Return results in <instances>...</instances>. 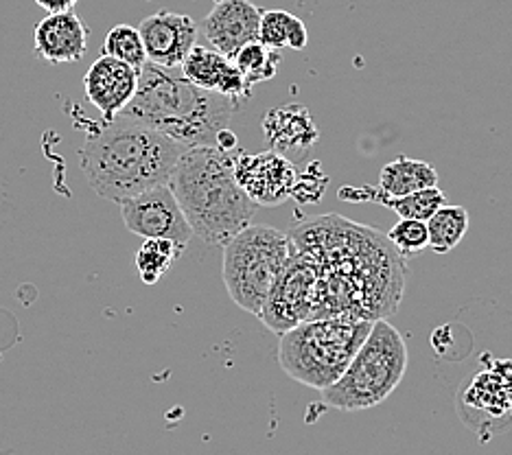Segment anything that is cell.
<instances>
[{
    "instance_id": "1",
    "label": "cell",
    "mask_w": 512,
    "mask_h": 455,
    "mask_svg": "<svg viewBox=\"0 0 512 455\" xmlns=\"http://www.w3.org/2000/svg\"><path fill=\"white\" fill-rule=\"evenodd\" d=\"M184 145L145 125L103 121L79 149V165L88 184L103 200L121 204L154 186L169 184Z\"/></svg>"
},
{
    "instance_id": "2",
    "label": "cell",
    "mask_w": 512,
    "mask_h": 455,
    "mask_svg": "<svg viewBox=\"0 0 512 455\" xmlns=\"http://www.w3.org/2000/svg\"><path fill=\"white\" fill-rule=\"evenodd\" d=\"M235 110V101L197 88L180 73V68L145 62L138 70L134 97L119 116L165 134L189 149L215 147L219 134L228 130Z\"/></svg>"
},
{
    "instance_id": "3",
    "label": "cell",
    "mask_w": 512,
    "mask_h": 455,
    "mask_svg": "<svg viewBox=\"0 0 512 455\" xmlns=\"http://www.w3.org/2000/svg\"><path fill=\"white\" fill-rule=\"evenodd\" d=\"M237 156L239 149L189 147L169 178L193 235L208 245H224L248 228L256 213V204L235 180Z\"/></svg>"
},
{
    "instance_id": "4",
    "label": "cell",
    "mask_w": 512,
    "mask_h": 455,
    "mask_svg": "<svg viewBox=\"0 0 512 455\" xmlns=\"http://www.w3.org/2000/svg\"><path fill=\"white\" fill-rule=\"evenodd\" d=\"M370 329V320L344 315L305 320L281 335L278 364L307 388L327 390L342 377Z\"/></svg>"
},
{
    "instance_id": "5",
    "label": "cell",
    "mask_w": 512,
    "mask_h": 455,
    "mask_svg": "<svg viewBox=\"0 0 512 455\" xmlns=\"http://www.w3.org/2000/svg\"><path fill=\"white\" fill-rule=\"evenodd\" d=\"M407 370L403 335L386 320H375L351 364L327 390L322 401L340 412H362L377 407L399 388Z\"/></svg>"
},
{
    "instance_id": "6",
    "label": "cell",
    "mask_w": 512,
    "mask_h": 455,
    "mask_svg": "<svg viewBox=\"0 0 512 455\" xmlns=\"http://www.w3.org/2000/svg\"><path fill=\"white\" fill-rule=\"evenodd\" d=\"M294 254V241L270 226H248L224 243V285L232 302L259 318Z\"/></svg>"
},
{
    "instance_id": "7",
    "label": "cell",
    "mask_w": 512,
    "mask_h": 455,
    "mask_svg": "<svg viewBox=\"0 0 512 455\" xmlns=\"http://www.w3.org/2000/svg\"><path fill=\"white\" fill-rule=\"evenodd\" d=\"M316 267L307 254L294 245V254L285 267L283 276L267 296L259 318L276 333L294 329L300 322L311 318L313 302H316Z\"/></svg>"
},
{
    "instance_id": "8",
    "label": "cell",
    "mask_w": 512,
    "mask_h": 455,
    "mask_svg": "<svg viewBox=\"0 0 512 455\" xmlns=\"http://www.w3.org/2000/svg\"><path fill=\"white\" fill-rule=\"evenodd\" d=\"M119 206L123 224L132 235L143 239H169L184 248L195 237L169 184L154 186L130 200H123Z\"/></svg>"
},
{
    "instance_id": "9",
    "label": "cell",
    "mask_w": 512,
    "mask_h": 455,
    "mask_svg": "<svg viewBox=\"0 0 512 455\" xmlns=\"http://www.w3.org/2000/svg\"><path fill=\"white\" fill-rule=\"evenodd\" d=\"M235 180L256 206H278L294 193L298 171L281 151L243 154L235 160Z\"/></svg>"
},
{
    "instance_id": "10",
    "label": "cell",
    "mask_w": 512,
    "mask_h": 455,
    "mask_svg": "<svg viewBox=\"0 0 512 455\" xmlns=\"http://www.w3.org/2000/svg\"><path fill=\"white\" fill-rule=\"evenodd\" d=\"M138 33L143 38L147 62L162 68H180L184 57L197 44L200 27L186 14L158 11L143 18Z\"/></svg>"
},
{
    "instance_id": "11",
    "label": "cell",
    "mask_w": 512,
    "mask_h": 455,
    "mask_svg": "<svg viewBox=\"0 0 512 455\" xmlns=\"http://www.w3.org/2000/svg\"><path fill=\"white\" fill-rule=\"evenodd\" d=\"M263 9L250 0H217L211 14L204 18V38L215 51L232 57L241 46L259 40Z\"/></svg>"
},
{
    "instance_id": "12",
    "label": "cell",
    "mask_w": 512,
    "mask_h": 455,
    "mask_svg": "<svg viewBox=\"0 0 512 455\" xmlns=\"http://www.w3.org/2000/svg\"><path fill=\"white\" fill-rule=\"evenodd\" d=\"M138 88V70L110 55L92 62L84 77V90L88 101L101 112L103 121H114L132 101Z\"/></svg>"
},
{
    "instance_id": "13",
    "label": "cell",
    "mask_w": 512,
    "mask_h": 455,
    "mask_svg": "<svg viewBox=\"0 0 512 455\" xmlns=\"http://www.w3.org/2000/svg\"><path fill=\"white\" fill-rule=\"evenodd\" d=\"M180 73L202 90L217 92L239 105L252 97V88L243 81L230 57L221 55L213 46L195 44L180 64Z\"/></svg>"
},
{
    "instance_id": "14",
    "label": "cell",
    "mask_w": 512,
    "mask_h": 455,
    "mask_svg": "<svg viewBox=\"0 0 512 455\" xmlns=\"http://www.w3.org/2000/svg\"><path fill=\"white\" fill-rule=\"evenodd\" d=\"M88 35L75 9L46 14L33 29V51L49 64H73L86 55Z\"/></svg>"
},
{
    "instance_id": "15",
    "label": "cell",
    "mask_w": 512,
    "mask_h": 455,
    "mask_svg": "<svg viewBox=\"0 0 512 455\" xmlns=\"http://www.w3.org/2000/svg\"><path fill=\"white\" fill-rule=\"evenodd\" d=\"M342 202H375L379 206H386L394 210L401 219H418V221H427L432 217L436 210L447 204L445 193H442L438 186L434 189H425V191H416L410 195H386L379 191V186H344L337 193Z\"/></svg>"
},
{
    "instance_id": "16",
    "label": "cell",
    "mask_w": 512,
    "mask_h": 455,
    "mask_svg": "<svg viewBox=\"0 0 512 455\" xmlns=\"http://www.w3.org/2000/svg\"><path fill=\"white\" fill-rule=\"evenodd\" d=\"M263 127L274 151L307 149L318 138V130L311 123L309 112L300 105H287V108L270 112L265 116Z\"/></svg>"
},
{
    "instance_id": "17",
    "label": "cell",
    "mask_w": 512,
    "mask_h": 455,
    "mask_svg": "<svg viewBox=\"0 0 512 455\" xmlns=\"http://www.w3.org/2000/svg\"><path fill=\"white\" fill-rule=\"evenodd\" d=\"M438 186V171L425 160L399 156L388 162L379 175V191L386 195H410Z\"/></svg>"
},
{
    "instance_id": "18",
    "label": "cell",
    "mask_w": 512,
    "mask_h": 455,
    "mask_svg": "<svg viewBox=\"0 0 512 455\" xmlns=\"http://www.w3.org/2000/svg\"><path fill=\"white\" fill-rule=\"evenodd\" d=\"M259 42L270 46L274 51L292 49L302 51L309 42L305 22L285 9L263 11L259 25Z\"/></svg>"
},
{
    "instance_id": "19",
    "label": "cell",
    "mask_w": 512,
    "mask_h": 455,
    "mask_svg": "<svg viewBox=\"0 0 512 455\" xmlns=\"http://www.w3.org/2000/svg\"><path fill=\"white\" fill-rule=\"evenodd\" d=\"M429 248L436 254L451 252L464 239L469 230V213L462 206L442 204L436 213L425 221Z\"/></svg>"
},
{
    "instance_id": "20",
    "label": "cell",
    "mask_w": 512,
    "mask_h": 455,
    "mask_svg": "<svg viewBox=\"0 0 512 455\" xmlns=\"http://www.w3.org/2000/svg\"><path fill=\"white\" fill-rule=\"evenodd\" d=\"M184 252V245L169 239H145L136 252V270L145 285H156Z\"/></svg>"
},
{
    "instance_id": "21",
    "label": "cell",
    "mask_w": 512,
    "mask_h": 455,
    "mask_svg": "<svg viewBox=\"0 0 512 455\" xmlns=\"http://www.w3.org/2000/svg\"><path fill=\"white\" fill-rule=\"evenodd\" d=\"M230 60L237 66L243 81L252 88L276 75L278 64H281V55H278V51L270 49V46H265L263 42L254 40V42H248L246 46H241Z\"/></svg>"
},
{
    "instance_id": "22",
    "label": "cell",
    "mask_w": 512,
    "mask_h": 455,
    "mask_svg": "<svg viewBox=\"0 0 512 455\" xmlns=\"http://www.w3.org/2000/svg\"><path fill=\"white\" fill-rule=\"evenodd\" d=\"M101 53L114 57V60L130 64L136 70H141L147 62L141 33H138L136 27H130V25H116L114 29H110L106 40H103Z\"/></svg>"
},
{
    "instance_id": "23",
    "label": "cell",
    "mask_w": 512,
    "mask_h": 455,
    "mask_svg": "<svg viewBox=\"0 0 512 455\" xmlns=\"http://www.w3.org/2000/svg\"><path fill=\"white\" fill-rule=\"evenodd\" d=\"M386 239L401 256H414L429 248L427 226L418 219H401L397 226L390 228Z\"/></svg>"
},
{
    "instance_id": "24",
    "label": "cell",
    "mask_w": 512,
    "mask_h": 455,
    "mask_svg": "<svg viewBox=\"0 0 512 455\" xmlns=\"http://www.w3.org/2000/svg\"><path fill=\"white\" fill-rule=\"evenodd\" d=\"M46 14H60V11H71L79 0H36Z\"/></svg>"
},
{
    "instance_id": "25",
    "label": "cell",
    "mask_w": 512,
    "mask_h": 455,
    "mask_svg": "<svg viewBox=\"0 0 512 455\" xmlns=\"http://www.w3.org/2000/svg\"><path fill=\"white\" fill-rule=\"evenodd\" d=\"M0 455H18V453L11 451V449H0Z\"/></svg>"
},
{
    "instance_id": "26",
    "label": "cell",
    "mask_w": 512,
    "mask_h": 455,
    "mask_svg": "<svg viewBox=\"0 0 512 455\" xmlns=\"http://www.w3.org/2000/svg\"><path fill=\"white\" fill-rule=\"evenodd\" d=\"M0 359H3V348H0Z\"/></svg>"
}]
</instances>
